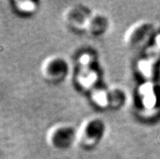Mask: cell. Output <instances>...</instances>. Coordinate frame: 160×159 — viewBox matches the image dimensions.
I'll list each match as a JSON object with an SVG mask.
<instances>
[{
	"instance_id": "obj_3",
	"label": "cell",
	"mask_w": 160,
	"mask_h": 159,
	"mask_svg": "<svg viewBox=\"0 0 160 159\" xmlns=\"http://www.w3.org/2000/svg\"><path fill=\"white\" fill-rule=\"evenodd\" d=\"M44 74L46 77L52 79H59L63 77L67 71V65L60 58H51L44 66Z\"/></svg>"
},
{
	"instance_id": "obj_1",
	"label": "cell",
	"mask_w": 160,
	"mask_h": 159,
	"mask_svg": "<svg viewBox=\"0 0 160 159\" xmlns=\"http://www.w3.org/2000/svg\"><path fill=\"white\" fill-rule=\"evenodd\" d=\"M103 132V125L98 119H90L85 123L81 128V138L86 143L94 142L99 139Z\"/></svg>"
},
{
	"instance_id": "obj_2",
	"label": "cell",
	"mask_w": 160,
	"mask_h": 159,
	"mask_svg": "<svg viewBox=\"0 0 160 159\" xmlns=\"http://www.w3.org/2000/svg\"><path fill=\"white\" fill-rule=\"evenodd\" d=\"M150 28L151 25L146 22H140L133 25L126 33V42L131 46H136L146 37Z\"/></svg>"
}]
</instances>
